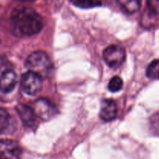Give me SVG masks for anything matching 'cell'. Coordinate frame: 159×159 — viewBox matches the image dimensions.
<instances>
[{
  "instance_id": "cell-1",
  "label": "cell",
  "mask_w": 159,
  "mask_h": 159,
  "mask_svg": "<svg viewBox=\"0 0 159 159\" xmlns=\"http://www.w3.org/2000/svg\"><path fill=\"white\" fill-rule=\"evenodd\" d=\"M43 26V18L32 8L16 9L11 13L10 28L16 37L35 35L41 31Z\"/></svg>"
},
{
  "instance_id": "cell-2",
  "label": "cell",
  "mask_w": 159,
  "mask_h": 159,
  "mask_svg": "<svg viewBox=\"0 0 159 159\" xmlns=\"http://www.w3.org/2000/svg\"><path fill=\"white\" fill-rule=\"evenodd\" d=\"M25 65L29 71L34 72L43 78L48 76L53 68L48 55L42 51H36L31 53L26 58Z\"/></svg>"
},
{
  "instance_id": "cell-3",
  "label": "cell",
  "mask_w": 159,
  "mask_h": 159,
  "mask_svg": "<svg viewBox=\"0 0 159 159\" xmlns=\"http://www.w3.org/2000/svg\"><path fill=\"white\" fill-rule=\"evenodd\" d=\"M43 77L40 75L29 71L24 73L20 80L21 88L24 93L29 95L37 94L40 91L43 84Z\"/></svg>"
},
{
  "instance_id": "cell-4",
  "label": "cell",
  "mask_w": 159,
  "mask_h": 159,
  "mask_svg": "<svg viewBox=\"0 0 159 159\" xmlns=\"http://www.w3.org/2000/svg\"><path fill=\"white\" fill-rule=\"evenodd\" d=\"M103 59L110 67L118 68L124 63L126 59L125 50L118 45H110L104 50Z\"/></svg>"
},
{
  "instance_id": "cell-5",
  "label": "cell",
  "mask_w": 159,
  "mask_h": 159,
  "mask_svg": "<svg viewBox=\"0 0 159 159\" xmlns=\"http://www.w3.org/2000/svg\"><path fill=\"white\" fill-rule=\"evenodd\" d=\"M36 115L43 120H49L57 114V108L53 103L46 98L37 100L34 104Z\"/></svg>"
},
{
  "instance_id": "cell-6",
  "label": "cell",
  "mask_w": 159,
  "mask_h": 159,
  "mask_svg": "<svg viewBox=\"0 0 159 159\" xmlns=\"http://www.w3.org/2000/svg\"><path fill=\"white\" fill-rule=\"evenodd\" d=\"M22 149L18 143L12 140H2L0 143V159H20Z\"/></svg>"
},
{
  "instance_id": "cell-7",
  "label": "cell",
  "mask_w": 159,
  "mask_h": 159,
  "mask_svg": "<svg viewBox=\"0 0 159 159\" xmlns=\"http://www.w3.org/2000/svg\"><path fill=\"white\" fill-rule=\"evenodd\" d=\"M117 115V105L112 99H104L101 103L99 116L103 121L110 122L114 119Z\"/></svg>"
},
{
  "instance_id": "cell-8",
  "label": "cell",
  "mask_w": 159,
  "mask_h": 159,
  "mask_svg": "<svg viewBox=\"0 0 159 159\" xmlns=\"http://www.w3.org/2000/svg\"><path fill=\"white\" fill-rule=\"evenodd\" d=\"M17 83L16 74L12 70L2 71L1 74V91L3 94L10 93Z\"/></svg>"
},
{
  "instance_id": "cell-9",
  "label": "cell",
  "mask_w": 159,
  "mask_h": 159,
  "mask_svg": "<svg viewBox=\"0 0 159 159\" xmlns=\"http://www.w3.org/2000/svg\"><path fill=\"white\" fill-rule=\"evenodd\" d=\"M16 112L18 113L19 116L21 118L22 122L25 126L30 127L35 123L36 114L34 109L31 108L29 106L26 104H19L16 107Z\"/></svg>"
},
{
  "instance_id": "cell-10",
  "label": "cell",
  "mask_w": 159,
  "mask_h": 159,
  "mask_svg": "<svg viewBox=\"0 0 159 159\" xmlns=\"http://www.w3.org/2000/svg\"><path fill=\"white\" fill-rule=\"evenodd\" d=\"M120 6L123 11L132 14L138 11L141 8V0H118Z\"/></svg>"
},
{
  "instance_id": "cell-11",
  "label": "cell",
  "mask_w": 159,
  "mask_h": 159,
  "mask_svg": "<svg viewBox=\"0 0 159 159\" xmlns=\"http://www.w3.org/2000/svg\"><path fill=\"white\" fill-rule=\"evenodd\" d=\"M74 6L82 9H90L100 6L102 2L100 0H69Z\"/></svg>"
},
{
  "instance_id": "cell-12",
  "label": "cell",
  "mask_w": 159,
  "mask_h": 159,
  "mask_svg": "<svg viewBox=\"0 0 159 159\" xmlns=\"http://www.w3.org/2000/svg\"><path fill=\"white\" fill-rule=\"evenodd\" d=\"M146 74L150 79H159V59L153 60L149 64L146 70Z\"/></svg>"
},
{
  "instance_id": "cell-13",
  "label": "cell",
  "mask_w": 159,
  "mask_h": 159,
  "mask_svg": "<svg viewBox=\"0 0 159 159\" xmlns=\"http://www.w3.org/2000/svg\"><path fill=\"white\" fill-rule=\"evenodd\" d=\"M10 123V116L7 111L4 108H1L0 111V129L3 133L8 129Z\"/></svg>"
},
{
  "instance_id": "cell-14",
  "label": "cell",
  "mask_w": 159,
  "mask_h": 159,
  "mask_svg": "<svg viewBox=\"0 0 159 159\" xmlns=\"http://www.w3.org/2000/svg\"><path fill=\"white\" fill-rule=\"evenodd\" d=\"M123 85H124L123 80L120 76H115L109 82L108 89L111 92L115 93V92L120 91L122 89Z\"/></svg>"
},
{
  "instance_id": "cell-15",
  "label": "cell",
  "mask_w": 159,
  "mask_h": 159,
  "mask_svg": "<svg viewBox=\"0 0 159 159\" xmlns=\"http://www.w3.org/2000/svg\"><path fill=\"white\" fill-rule=\"evenodd\" d=\"M147 7L151 14H159V0H147Z\"/></svg>"
},
{
  "instance_id": "cell-16",
  "label": "cell",
  "mask_w": 159,
  "mask_h": 159,
  "mask_svg": "<svg viewBox=\"0 0 159 159\" xmlns=\"http://www.w3.org/2000/svg\"><path fill=\"white\" fill-rule=\"evenodd\" d=\"M153 129L155 130V132L159 134V115L155 118V121L153 123Z\"/></svg>"
},
{
  "instance_id": "cell-17",
  "label": "cell",
  "mask_w": 159,
  "mask_h": 159,
  "mask_svg": "<svg viewBox=\"0 0 159 159\" xmlns=\"http://www.w3.org/2000/svg\"><path fill=\"white\" fill-rule=\"evenodd\" d=\"M16 1L22 2H34L35 0H16Z\"/></svg>"
}]
</instances>
